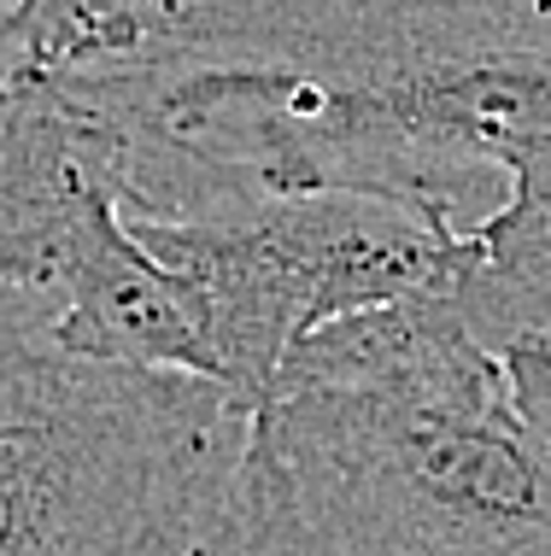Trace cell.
Listing matches in <instances>:
<instances>
[{"label": "cell", "instance_id": "6da1fadb", "mask_svg": "<svg viewBox=\"0 0 551 556\" xmlns=\"http://www.w3.org/2000/svg\"><path fill=\"white\" fill-rule=\"evenodd\" d=\"M124 217L193 288L212 381L252 410L323 323L411 293H452L469 269V223L458 212L364 188L252 193L200 217Z\"/></svg>", "mask_w": 551, "mask_h": 556}, {"label": "cell", "instance_id": "7a4b0ae2", "mask_svg": "<svg viewBox=\"0 0 551 556\" xmlns=\"http://www.w3.org/2000/svg\"><path fill=\"white\" fill-rule=\"evenodd\" d=\"M193 556H423L370 504L293 457L252 416L241 469L212 539Z\"/></svg>", "mask_w": 551, "mask_h": 556}, {"label": "cell", "instance_id": "3957f363", "mask_svg": "<svg viewBox=\"0 0 551 556\" xmlns=\"http://www.w3.org/2000/svg\"><path fill=\"white\" fill-rule=\"evenodd\" d=\"M188 7H212V0H29V65L71 71L83 59L107 53L136 24Z\"/></svg>", "mask_w": 551, "mask_h": 556}, {"label": "cell", "instance_id": "277c9868", "mask_svg": "<svg viewBox=\"0 0 551 556\" xmlns=\"http://www.w3.org/2000/svg\"><path fill=\"white\" fill-rule=\"evenodd\" d=\"M499 364L511 375V399H516V410H523V422L534 428V440H540L546 457H551V334L528 340V345H511Z\"/></svg>", "mask_w": 551, "mask_h": 556}, {"label": "cell", "instance_id": "5b68a950", "mask_svg": "<svg viewBox=\"0 0 551 556\" xmlns=\"http://www.w3.org/2000/svg\"><path fill=\"white\" fill-rule=\"evenodd\" d=\"M29 71V0H0V77Z\"/></svg>", "mask_w": 551, "mask_h": 556}]
</instances>
